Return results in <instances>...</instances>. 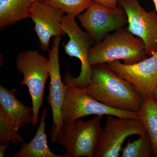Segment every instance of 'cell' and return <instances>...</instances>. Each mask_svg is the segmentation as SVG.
I'll list each match as a JSON object with an SVG mask.
<instances>
[{
	"label": "cell",
	"instance_id": "5b68a950",
	"mask_svg": "<svg viewBox=\"0 0 157 157\" xmlns=\"http://www.w3.org/2000/svg\"><path fill=\"white\" fill-rule=\"evenodd\" d=\"M103 117L97 116L86 121L80 118L74 122L64 124L56 140L66 150L62 157H94Z\"/></svg>",
	"mask_w": 157,
	"mask_h": 157
},
{
	"label": "cell",
	"instance_id": "7c38bea8",
	"mask_svg": "<svg viewBox=\"0 0 157 157\" xmlns=\"http://www.w3.org/2000/svg\"><path fill=\"white\" fill-rule=\"evenodd\" d=\"M64 13L45 2L35 0L30 12L34 24V30L39 38L40 48L44 51L50 50L52 37L67 35L61 26Z\"/></svg>",
	"mask_w": 157,
	"mask_h": 157
},
{
	"label": "cell",
	"instance_id": "6da1fadb",
	"mask_svg": "<svg viewBox=\"0 0 157 157\" xmlns=\"http://www.w3.org/2000/svg\"><path fill=\"white\" fill-rule=\"evenodd\" d=\"M91 81L82 89L107 107L119 110L138 112L143 99L132 85L116 74L107 64L91 66Z\"/></svg>",
	"mask_w": 157,
	"mask_h": 157
},
{
	"label": "cell",
	"instance_id": "ac0fdd59",
	"mask_svg": "<svg viewBox=\"0 0 157 157\" xmlns=\"http://www.w3.org/2000/svg\"><path fill=\"white\" fill-rule=\"evenodd\" d=\"M92 2V0H47L45 3L76 17L86 10Z\"/></svg>",
	"mask_w": 157,
	"mask_h": 157
},
{
	"label": "cell",
	"instance_id": "ba28073f",
	"mask_svg": "<svg viewBox=\"0 0 157 157\" xmlns=\"http://www.w3.org/2000/svg\"><path fill=\"white\" fill-rule=\"evenodd\" d=\"M78 18L95 44L101 42L109 33L128 24L126 13L121 6L109 9L93 2Z\"/></svg>",
	"mask_w": 157,
	"mask_h": 157
},
{
	"label": "cell",
	"instance_id": "9a60e30c",
	"mask_svg": "<svg viewBox=\"0 0 157 157\" xmlns=\"http://www.w3.org/2000/svg\"><path fill=\"white\" fill-rule=\"evenodd\" d=\"M35 0H0V29L30 17Z\"/></svg>",
	"mask_w": 157,
	"mask_h": 157
},
{
	"label": "cell",
	"instance_id": "5bb4252c",
	"mask_svg": "<svg viewBox=\"0 0 157 157\" xmlns=\"http://www.w3.org/2000/svg\"><path fill=\"white\" fill-rule=\"evenodd\" d=\"M47 112V108H44L35 136L29 143H23L21 147L13 157H62V155L54 154L48 147L45 130Z\"/></svg>",
	"mask_w": 157,
	"mask_h": 157
},
{
	"label": "cell",
	"instance_id": "52a82bcc",
	"mask_svg": "<svg viewBox=\"0 0 157 157\" xmlns=\"http://www.w3.org/2000/svg\"><path fill=\"white\" fill-rule=\"evenodd\" d=\"M146 133L140 120L107 115L105 127L100 132L94 157H118L127 138Z\"/></svg>",
	"mask_w": 157,
	"mask_h": 157
},
{
	"label": "cell",
	"instance_id": "3957f363",
	"mask_svg": "<svg viewBox=\"0 0 157 157\" xmlns=\"http://www.w3.org/2000/svg\"><path fill=\"white\" fill-rule=\"evenodd\" d=\"M15 63L17 70L23 76L20 86H27L32 98V124L36 126L39 122V110L43 104L45 84L49 77V59L38 51L27 50L18 54Z\"/></svg>",
	"mask_w": 157,
	"mask_h": 157
},
{
	"label": "cell",
	"instance_id": "d6986e66",
	"mask_svg": "<svg viewBox=\"0 0 157 157\" xmlns=\"http://www.w3.org/2000/svg\"><path fill=\"white\" fill-rule=\"evenodd\" d=\"M18 130L11 123L6 115L0 111V143L14 144L24 143V140L18 133Z\"/></svg>",
	"mask_w": 157,
	"mask_h": 157
},
{
	"label": "cell",
	"instance_id": "603a6c76",
	"mask_svg": "<svg viewBox=\"0 0 157 157\" xmlns=\"http://www.w3.org/2000/svg\"><path fill=\"white\" fill-rule=\"evenodd\" d=\"M36 1L40 2H45L47 0H36Z\"/></svg>",
	"mask_w": 157,
	"mask_h": 157
},
{
	"label": "cell",
	"instance_id": "8fae6325",
	"mask_svg": "<svg viewBox=\"0 0 157 157\" xmlns=\"http://www.w3.org/2000/svg\"><path fill=\"white\" fill-rule=\"evenodd\" d=\"M61 39V37H55L51 48L48 51L50 80L47 100L52 110L53 124L50 132L52 143H56L58 135L64 124L61 111L67 85L62 81L60 71L59 52Z\"/></svg>",
	"mask_w": 157,
	"mask_h": 157
},
{
	"label": "cell",
	"instance_id": "277c9868",
	"mask_svg": "<svg viewBox=\"0 0 157 157\" xmlns=\"http://www.w3.org/2000/svg\"><path fill=\"white\" fill-rule=\"evenodd\" d=\"M75 17L68 14L64 15L61 26L69 38L67 43L64 45L65 52L80 60L81 71L76 77H73L70 72H66L64 82L70 87L83 88L87 86L91 81V66L89 61V52L95 43L86 32L78 26Z\"/></svg>",
	"mask_w": 157,
	"mask_h": 157
},
{
	"label": "cell",
	"instance_id": "7a4b0ae2",
	"mask_svg": "<svg viewBox=\"0 0 157 157\" xmlns=\"http://www.w3.org/2000/svg\"><path fill=\"white\" fill-rule=\"evenodd\" d=\"M147 57L143 41L124 28L107 35L89 52L91 66L121 60L125 64H133Z\"/></svg>",
	"mask_w": 157,
	"mask_h": 157
},
{
	"label": "cell",
	"instance_id": "4fadbf2b",
	"mask_svg": "<svg viewBox=\"0 0 157 157\" xmlns=\"http://www.w3.org/2000/svg\"><path fill=\"white\" fill-rule=\"evenodd\" d=\"M16 89L8 90L0 86V111L17 130L32 124L33 109L26 106L16 98Z\"/></svg>",
	"mask_w": 157,
	"mask_h": 157
},
{
	"label": "cell",
	"instance_id": "2e32d148",
	"mask_svg": "<svg viewBox=\"0 0 157 157\" xmlns=\"http://www.w3.org/2000/svg\"><path fill=\"white\" fill-rule=\"evenodd\" d=\"M138 113L151 141L152 156L157 157V100L144 98Z\"/></svg>",
	"mask_w": 157,
	"mask_h": 157
},
{
	"label": "cell",
	"instance_id": "9c48e42d",
	"mask_svg": "<svg viewBox=\"0 0 157 157\" xmlns=\"http://www.w3.org/2000/svg\"><path fill=\"white\" fill-rule=\"evenodd\" d=\"M107 64L116 74L132 84L143 99L157 100V50L151 56L133 64H125L118 60Z\"/></svg>",
	"mask_w": 157,
	"mask_h": 157
},
{
	"label": "cell",
	"instance_id": "44dd1931",
	"mask_svg": "<svg viewBox=\"0 0 157 157\" xmlns=\"http://www.w3.org/2000/svg\"><path fill=\"white\" fill-rule=\"evenodd\" d=\"M10 145V143H0V157L5 156V152Z\"/></svg>",
	"mask_w": 157,
	"mask_h": 157
},
{
	"label": "cell",
	"instance_id": "7402d4cb",
	"mask_svg": "<svg viewBox=\"0 0 157 157\" xmlns=\"http://www.w3.org/2000/svg\"><path fill=\"white\" fill-rule=\"evenodd\" d=\"M154 3L155 7V10L157 12V0H153Z\"/></svg>",
	"mask_w": 157,
	"mask_h": 157
},
{
	"label": "cell",
	"instance_id": "e0dca14e",
	"mask_svg": "<svg viewBox=\"0 0 157 157\" xmlns=\"http://www.w3.org/2000/svg\"><path fill=\"white\" fill-rule=\"evenodd\" d=\"M137 140H128L126 146L122 149L121 157H151L152 146L149 136L146 133L140 135Z\"/></svg>",
	"mask_w": 157,
	"mask_h": 157
},
{
	"label": "cell",
	"instance_id": "8992f818",
	"mask_svg": "<svg viewBox=\"0 0 157 157\" xmlns=\"http://www.w3.org/2000/svg\"><path fill=\"white\" fill-rule=\"evenodd\" d=\"M61 114L64 124L74 122L78 119L90 115H113L123 118L140 120L138 112L110 108L96 101L81 88L67 86Z\"/></svg>",
	"mask_w": 157,
	"mask_h": 157
},
{
	"label": "cell",
	"instance_id": "ffe728a7",
	"mask_svg": "<svg viewBox=\"0 0 157 157\" xmlns=\"http://www.w3.org/2000/svg\"><path fill=\"white\" fill-rule=\"evenodd\" d=\"M92 1L109 9H116L118 6L119 0H92Z\"/></svg>",
	"mask_w": 157,
	"mask_h": 157
},
{
	"label": "cell",
	"instance_id": "30bf717a",
	"mask_svg": "<svg viewBox=\"0 0 157 157\" xmlns=\"http://www.w3.org/2000/svg\"><path fill=\"white\" fill-rule=\"evenodd\" d=\"M118 6L126 13L128 29L143 41L147 56H152L157 50L156 13L144 10L138 0H119Z\"/></svg>",
	"mask_w": 157,
	"mask_h": 157
},
{
	"label": "cell",
	"instance_id": "cb8c5ba5",
	"mask_svg": "<svg viewBox=\"0 0 157 157\" xmlns=\"http://www.w3.org/2000/svg\"><path fill=\"white\" fill-rule=\"evenodd\" d=\"M156 98L157 99V89L156 90Z\"/></svg>",
	"mask_w": 157,
	"mask_h": 157
}]
</instances>
